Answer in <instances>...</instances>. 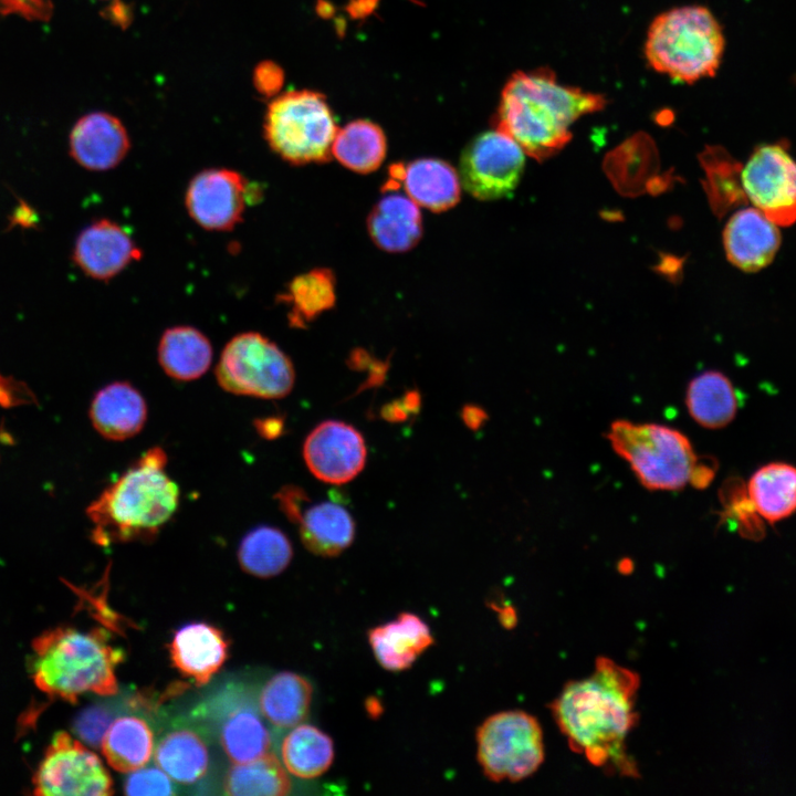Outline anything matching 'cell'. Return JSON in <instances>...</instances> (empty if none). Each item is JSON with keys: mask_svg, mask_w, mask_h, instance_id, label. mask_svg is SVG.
<instances>
[{"mask_svg": "<svg viewBox=\"0 0 796 796\" xmlns=\"http://www.w3.org/2000/svg\"><path fill=\"white\" fill-rule=\"evenodd\" d=\"M337 132L326 97L315 91H289L269 104L264 116L268 145L296 166L329 160Z\"/></svg>", "mask_w": 796, "mask_h": 796, "instance_id": "cell-6", "label": "cell"}, {"mask_svg": "<svg viewBox=\"0 0 796 796\" xmlns=\"http://www.w3.org/2000/svg\"><path fill=\"white\" fill-rule=\"evenodd\" d=\"M303 458L308 470L318 480L343 484L363 470L366 446L360 432L350 425L326 420L306 437Z\"/></svg>", "mask_w": 796, "mask_h": 796, "instance_id": "cell-14", "label": "cell"}, {"mask_svg": "<svg viewBox=\"0 0 796 796\" xmlns=\"http://www.w3.org/2000/svg\"><path fill=\"white\" fill-rule=\"evenodd\" d=\"M104 17L113 24L124 29L130 24L133 12L129 6L119 0H115L105 8Z\"/></svg>", "mask_w": 796, "mask_h": 796, "instance_id": "cell-42", "label": "cell"}, {"mask_svg": "<svg viewBox=\"0 0 796 796\" xmlns=\"http://www.w3.org/2000/svg\"><path fill=\"white\" fill-rule=\"evenodd\" d=\"M373 242L387 252H406L422 237V218L418 205L400 193L385 195L367 218Z\"/></svg>", "mask_w": 796, "mask_h": 796, "instance_id": "cell-22", "label": "cell"}, {"mask_svg": "<svg viewBox=\"0 0 796 796\" xmlns=\"http://www.w3.org/2000/svg\"><path fill=\"white\" fill-rule=\"evenodd\" d=\"M223 792L233 796H282L292 783L279 758L266 753L243 764H233L224 775Z\"/></svg>", "mask_w": 796, "mask_h": 796, "instance_id": "cell-35", "label": "cell"}, {"mask_svg": "<svg viewBox=\"0 0 796 796\" xmlns=\"http://www.w3.org/2000/svg\"><path fill=\"white\" fill-rule=\"evenodd\" d=\"M607 438L645 488L674 491L690 482L698 457L682 432L657 423L617 420Z\"/></svg>", "mask_w": 796, "mask_h": 796, "instance_id": "cell-7", "label": "cell"}, {"mask_svg": "<svg viewBox=\"0 0 796 796\" xmlns=\"http://www.w3.org/2000/svg\"><path fill=\"white\" fill-rule=\"evenodd\" d=\"M130 148L123 123L106 112L88 113L74 124L70 154L83 168L105 171L118 166Z\"/></svg>", "mask_w": 796, "mask_h": 796, "instance_id": "cell-17", "label": "cell"}, {"mask_svg": "<svg viewBox=\"0 0 796 796\" xmlns=\"http://www.w3.org/2000/svg\"><path fill=\"white\" fill-rule=\"evenodd\" d=\"M240 172L227 168L201 170L190 180L185 203L191 219L210 231L232 230L248 203L261 195Z\"/></svg>", "mask_w": 796, "mask_h": 796, "instance_id": "cell-13", "label": "cell"}, {"mask_svg": "<svg viewBox=\"0 0 796 796\" xmlns=\"http://www.w3.org/2000/svg\"><path fill=\"white\" fill-rule=\"evenodd\" d=\"M331 736L312 724H298L284 736L281 757L285 769L302 779H313L326 773L334 761Z\"/></svg>", "mask_w": 796, "mask_h": 796, "instance_id": "cell-31", "label": "cell"}, {"mask_svg": "<svg viewBox=\"0 0 796 796\" xmlns=\"http://www.w3.org/2000/svg\"><path fill=\"white\" fill-rule=\"evenodd\" d=\"M388 177L384 189L392 191L402 185L410 199L433 212L449 210L461 197L460 177L442 159L419 158L407 164L397 163L390 167Z\"/></svg>", "mask_w": 796, "mask_h": 796, "instance_id": "cell-16", "label": "cell"}, {"mask_svg": "<svg viewBox=\"0 0 796 796\" xmlns=\"http://www.w3.org/2000/svg\"><path fill=\"white\" fill-rule=\"evenodd\" d=\"M216 378L228 392L276 399L291 392L295 371L289 356L274 342L258 332H245L224 346Z\"/></svg>", "mask_w": 796, "mask_h": 796, "instance_id": "cell-8", "label": "cell"}, {"mask_svg": "<svg viewBox=\"0 0 796 796\" xmlns=\"http://www.w3.org/2000/svg\"><path fill=\"white\" fill-rule=\"evenodd\" d=\"M367 638L377 662L391 672L409 669L434 642L428 624L409 611L369 629Z\"/></svg>", "mask_w": 796, "mask_h": 796, "instance_id": "cell-20", "label": "cell"}, {"mask_svg": "<svg viewBox=\"0 0 796 796\" xmlns=\"http://www.w3.org/2000/svg\"><path fill=\"white\" fill-rule=\"evenodd\" d=\"M124 793L132 796H161L175 795L177 789L163 769L148 767L130 772L124 782Z\"/></svg>", "mask_w": 796, "mask_h": 796, "instance_id": "cell-37", "label": "cell"}, {"mask_svg": "<svg viewBox=\"0 0 796 796\" xmlns=\"http://www.w3.org/2000/svg\"><path fill=\"white\" fill-rule=\"evenodd\" d=\"M221 716L220 744L233 764L251 762L269 752L271 736L254 708L245 702H233L222 710Z\"/></svg>", "mask_w": 796, "mask_h": 796, "instance_id": "cell-26", "label": "cell"}, {"mask_svg": "<svg viewBox=\"0 0 796 796\" xmlns=\"http://www.w3.org/2000/svg\"><path fill=\"white\" fill-rule=\"evenodd\" d=\"M175 668L197 685L207 684L229 654V640L222 630L207 622L179 628L169 643Z\"/></svg>", "mask_w": 796, "mask_h": 796, "instance_id": "cell-19", "label": "cell"}, {"mask_svg": "<svg viewBox=\"0 0 796 796\" xmlns=\"http://www.w3.org/2000/svg\"><path fill=\"white\" fill-rule=\"evenodd\" d=\"M748 500L764 520L775 523L796 512V467L771 462L757 469L747 484Z\"/></svg>", "mask_w": 796, "mask_h": 796, "instance_id": "cell-28", "label": "cell"}, {"mask_svg": "<svg viewBox=\"0 0 796 796\" xmlns=\"http://www.w3.org/2000/svg\"><path fill=\"white\" fill-rule=\"evenodd\" d=\"M606 98L557 82L553 71H519L505 83L495 115V128L513 138L526 155L546 159L570 140V125L598 112Z\"/></svg>", "mask_w": 796, "mask_h": 796, "instance_id": "cell-2", "label": "cell"}, {"mask_svg": "<svg viewBox=\"0 0 796 796\" xmlns=\"http://www.w3.org/2000/svg\"><path fill=\"white\" fill-rule=\"evenodd\" d=\"M35 795L108 796L113 781L100 757L66 732L56 733L33 777Z\"/></svg>", "mask_w": 796, "mask_h": 796, "instance_id": "cell-11", "label": "cell"}, {"mask_svg": "<svg viewBox=\"0 0 796 796\" xmlns=\"http://www.w3.org/2000/svg\"><path fill=\"white\" fill-rule=\"evenodd\" d=\"M714 474H715L714 465H710L705 462L699 461V459H698V461L692 470L689 483H691L692 486L698 488V489L705 488L710 484Z\"/></svg>", "mask_w": 796, "mask_h": 796, "instance_id": "cell-43", "label": "cell"}, {"mask_svg": "<svg viewBox=\"0 0 796 796\" xmlns=\"http://www.w3.org/2000/svg\"><path fill=\"white\" fill-rule=\"evenodd\" d=\"M255 427L261 436L268 439H273L282 433L283 420L275 417L256 420Z\"/></svg>", "mask_w": 796, "mask_h": 796, "instance_id": "cell-44", "label": "cell"}, {"mask_svg": "<svg viewBox=\"0 0 796 796\" xmlns=\"http://www.w3.org/2000/svg\"><path fill=\"white\" fill-rule=\"evenodd\" d=\"M113 721L107 705L96 704L82 710L73 723L74 732L88 745L101 746L103 736Z\"/></svg>", "mask_w": 796, "mask_h": 796, "instance_id": "cell-38", "label": "cell"}, {"mask_svg": "<svg viewBox=\"0 0 796 796\" xmlns=\"http://www.w3.org/2000/svg\"><path fill=\"white\" fill-rule=\"evenodd\" d=\"M727 260L745 272L767 266L781 244L777 224L757 208H744L731 216L723 231Z\"/></svg>", "mask_w": 796, "mask_h": 796, "instance_id": "cell-18", "label": "cell"}, {"mask_svg": "<svg viewBox=\"0 0 796 796\" xmlns=\"http://www.w3.org/2000/svg\"><path fill=\"white\" fill-rule=\"evenodd\" d=\"M155 763L176 783L195 785L209 772V744L199 730L187 725L175 726L158 740Z\"/></svg>", "mask_w": 796, "mask_h": 796, "instance_id": "cell-23", "label": "cell"}, {"mask_svg": "<svg viewBox=\"0 0 796 796\" xmlns=\"http://www.w3.org/2000/svg\"><path fill=\"white\" fill-rule=\"evenodd\" d=\"M18 14L30 21H49L53 14L51 0H0V15Z\"/></svg>", "mask_w": 796, "mask_h": 796, "instance_id": "cell-39", "label": "cell"}, {"mask_svg": "<svg viewBox=\"0 0 796 796\" xmlns=\"http://www.w3.org/2000/svg\"><path fill=\"white\" fill-rule=\"evenodd\" d=\"M154 732L142 716L122 715L106 730L101 750L108 765L130 773L145 766L154 751Z\"/></svg>", "mask_w": 796, "mask_h": 796, "instance_id": "cell-29", "label": "cell"}, {"mask_svg": "<svg viewBox=\"0 0 796 796\" xmlns=\"http://www.w3.org/2000/svg\"><path fill=\"white\" fill-rule=\"evenodd\" d=\"M167 461L161 447L148 449L87 506L96 544L157 536L177 512L180 500L178 484L166 472Z\"/></svg>", "mask_w": 796, "mask_h": 796, "instance_id": "cell-3", "label": "cell"}, {"mask_svg": "<svg viewBox=\"0 0 796 796\" xmlns=\"http://www.w3.org/2000/svg\"><path fill=\"white\" fill-rule=\"evenodd\" d=\"M409 412L405 401H396L383 409V416L390 421H401L407 418Z\"/></svg>", "mask_w": 796, "mask_h": 796, "instance_id": "cell-46", "label": "cell"}, {"mask_svg": "<svg viewBox=\"0 0 796 796\" xmlns=\"http://www.w3.org/2000/svg\"><path fill=\"white\" fill-rule=\"evenodd\" d=\"M90 419L102 437L123 441L142 431L147 419V405L130 383L113 381L95 394Z\"/></svg>", "mask_w": 796, "mask_h": 796, "instance_id": "cell-21", "label": "cell"}, {"mask_svg": "<svg viewBox=\"0 0 796 796\" xmlns=\"http://www.w3.org/2000/svg\"><path fill=\"white\" fill-rule=\"evenodd\" d=\"M525 151L505 133L494 129L471 139L460 156L461 185L479 200L510 197L525 166Z\"/></svg>", "mask_w": 796, "mask_h": 796, "instance_id": "cell-10", "label": "cell"}, {"mask_svg": "<svg viewBox=\"0 0 796 796\" xmlns=\"http://www.w3.org/2000/svg\"><path fill=\"white\" fill-rule=\"evenodd\" d=\"M212 346L208 337L192 326L167 328L158 344V362L172 379L189 381L200 378L212 362Z\"/></svg>", "mask_w": 796, "mask_h": 796, "instance_id": "cell-25", "label": "cell"}, {"mask_svg": "<svg viewBox=\"0 0 796 796\" xmlns=\"http://www.w3.org/2000/svg\"><path fill=\"white\" fill-rule=\"evenodd\" d=\"M685 404L695 422L708 429L727 426L737 410V398L731 380L715 370L704 371L690 381Z\"/></svg>", "mask_w": 796, "mask_h": 796, "instance_id": "cell-30", "label": "cell"}, {"mask_svg": "<svg viewBox=\"0 0 796 796\" xmlns=\"http://www.w3.org/2000/svg\"><path fill=\"white\" fill-rule=\"evenodd\" d=\"M32 649V678L48 695L74 703L85 693H117L123 651L109 643L105 631L59 627L35 638Z\"/></svg>", "mask_w": 796, "mask_h": 796, "instance_id": "cell-4", "label": "cell"}, {"mask_svg": "<svg viewBox=\"0 0 796 796\" xmlns=\"http://www.w3.org/2000/svg\"><path fill=\"white\" fill-rule=\"evenodd\" d=\"M476 757L492 782H520L544 762L543 731L531 714L510 710L485 719L476 730Z\"/></svg>", "mask_w": 796, "mask_h": 796, "instance_id": "cell-9", "label": "cell"}, {"mask_svg": "<svg viewBox=\"0 0 796 796\" xmlns=\"http://www.w3.org/2000/svg\"><path fill=\"white\" fill-rule=\"evenodd\" d=\"M724 46V34L713 13L702 6H685L654 18L645 53L654 71L692 84L716 74Z\"/></svg>", "mask_w": 796, "mask_h": 796, "instance_id": "cell-5", "label": "cell"}, {"mask_svg": "<svg viewBox=\"0 0 796 796\" xmlns=\"http://www.w3.org/2000/svg\"><path fill=\"white\" fill-rule=\"evenodd\" d=\"M255 90L265 97L279 93L284 82L283 70L272 61L260 62L252 75Z\"/></svg>", "mask_w": 796, "mask_h": 796, "instance_id": "cell-40", "label": "cell"}, {"mask_svg": "<svg viewBox=\"0 0 796 796\" xmlns=\"http://www.w3.org/2000/svg\"><path fill=\"white\" fill-rule=\"evenodd\" d=\"M293 548L289 537L277 527L259 525L240 542L238 561L248 574L269 578L281 574L290 564Z\"/></svg>", "mask_w": 796, "mask_h": 796, "instance_id": "cell-34", "label": "cell"}, {"mask_svg": "<svg viewBox=\"0 0 796 796\" xmlns=\"http://www.w3.org/2000/svg\"><path fill=\"white\" fill-rule=\"evenodd\" d=\"M639 684L636 672L604 657L589 677L568 682L551 710L570 748L594 766L636 777L626 739L638 719Z\"/></svg>", "mask_w": 796, "mask_h": 796, "instance_id": "cell-1", "label": "cell"}, {"mask_svg": "<svg viewBox=\"0 0 796 796\" xmlns=\"http://www.w3.org/2000/svg\"><path fill=\"white\" fill-rule=\"evenodd\" d=\"M746 199L777 226L796 221V161L783 143L754 149L741 170Z\"/></svg>", "mask_w": 796, "mask_h": 796, "instance_id": "cell-12", "label": "cell"}, {"mask_svg": "<svg viewBox=\"0 0 796 796\" xmlns=\"http://www.w3.org/2000/svg\"><path fill=\"white\" fill-rule=\"evenodd\" d=\"M386 151L383 129L368 119H356L338 129L332 146V155L344 167L359 174L379 168Z\"/></svg>", "mask_w": 796, "mask_h": 796, "instance_id": "cell-33", "label": "cell"}, {"mask_svg": "<svg viewBox=\"0 0 796 796\" xmlns=\"http://www.w3.org/2000/svg\"><path fill=\"white\" fill-rule=\"evenodd\" d=\"M142 256V250L124 227L106 218L83 229L73 249L75 264L84 274L100 281L115 277Z\"/></svg>", "mask_w": 796, "mask_h": 796, "instance_id": "cell-15", "label": "cell"}, {"mask_svg": "<svg viewBox=\"0 0 796 796\" xmlns=\"http://www.w3.org/2000/svg\"><path fill=\"white\" fill-rule=\"evenodd\" d=\"M295 524L304 546L322 557L339 555L355 536L353 517L337 503L323 502L303 509Z\"/></svg>", "mask_w": 796, "mask_h": 796, "instance_id": "cell-24", "label": "cell"}, {"mask_svg": "<svg viewBox=\"0 0 796 796\" xmlns=\"http://www.w3.org/2000/svg\"><path fill=\"white\" fill-rule=\"evenodd\" d=\"M289 307L292 327H306L336 302V280L327 268H316L295 276L279 297Z\"/></svg>", "mask_w": 796, "mask_h": 796, "instance_id": "cell-32", "label": "cell"}, {"mask_svg": "<svg viewBox=\"0 0 796 796\" xmlns=\"http://www.w3.org/2000/svg\"><path fill=\"white\" fill-rule=\"evenodd\" d=\"M708 175V191L718 213L746 202L741 180L742 165L724 149L709 148L703 154Z\"/></svg>", "mask_w": 796, "mask_h": 796, "instance_id": "cell-36", "label": "cell"}, {"mask_svg": "<svg viewBox=\"0 0 796 796\" xmlns=\"http://www.w3.org/2000/svg\"><path fill=\"white\" fill-rule=\"evenodd\" d=\"M462 419L469 428L478 429L486 420V413L480 407L470 405L463 408Z\"/></svg>", "mask_w": 796, "mask_h": 796, "instance_id": "cell-45", "label": "cell"}, {"mask_svg": "<svg viewBox=\"0 0 796 796\" xmlns=\"http://www.w3.org/2000/svg\"><path fill=\"white\" fill-rule=\"evenodd\" d=\"M275 498L284 515L293 523H296L303 504L308 501L306 493L294 485L282 488Z\"/></svg>", "mask_w": 796, "mask_h": 796, "instance_id": "cell-41", "label": "cell"}, {"mask_svg": "<svg viewBox=\"0 0 796 796\" xmlns=\"http://www.w3.org/2000/svg\"><path fill=\"white\" fill-rule=\"evenodd\" d=\"M313 687L303 675L282 671L271 677L261 689L259 709L262 716L277 729H291L307 716Z\"/></svg>", "mask_w": 796, "mask_h": 796, "instance_id": "cell-27", "label": "cell"}]
</instances>
